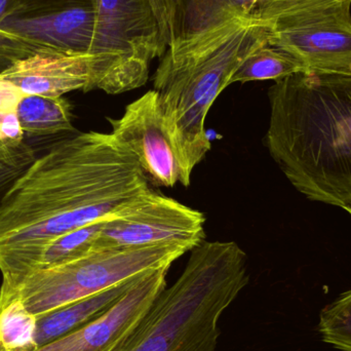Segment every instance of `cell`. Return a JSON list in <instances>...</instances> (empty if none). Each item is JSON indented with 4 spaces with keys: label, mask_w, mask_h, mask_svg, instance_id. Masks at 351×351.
Returning <instances> with one entry per match:
<instances>
[{
    "label": "cell",
    "mask_w": 351,
    "mask_h": 351,
    "mask_svg": "<svg viewBox=\"0 0 351 351\" xmlns=\"http://www.w3.org/2000/svg\"><path fill=\"white\" fill-rule=\"evenodd\" d=\"M148 188L136 156L111 133L78 134L36 158L0 202V303L47 243L106 219Z\"/></svg>",
    "instance_id": "6da1fadb"
},
{
    "label": "cell",
    "mask_w": 351,
    "mask_h": 351,
    "mask_svg": "<svg viewBox=\"0 0 351 351\" xmlns=\"http://www.w3.org/2000/svg\"><path fill=\"white\" fill-rule=\"evenodd\" d=\"M265 145L301 194L351 204V73L302 71L268 90Z\"/></svg>",
    "instance_id": "7a4b0ae2"
},
{
    "label": "cell",
    "mask_w": 351,
    "mask_h": 351,
    "mask_svg": "<svg viewBox=\"0 0 351 351\" xmlns=\"http://www.w3.org/2000/svg\"><path fill=\"white\" fill-rule=\"evenodd\" d=\"M264 45H269V29L253 14L179 39L165 51L154 90L181 167L182 185H189L194 168L210 150L206 131L210 107L245 58Z\"/></svg>",
    "instance_id": "3957f363"
},
{
    "label": "cell",
    "mask_w": 351,
    "mask_h": 351,
    "mask_svg": "<svg viewBox=\"0 0 351 351\" xmlns=\"http://www.w3.org/2000/svg\"><path fill=\"white\" fill-rule=\"evenodd\" d=\"M115 351H216L219 319L249 284L247 255L234 241H202Z\"/></svg>",
    "instance_id": "277c9868"
},
{
    "label": "cell",
    "mask_w": 351,
    "mask_h": 351,
    "mask_svg": "<svg viewBox=\"0 0 351 351\" xmlns=\"http://www.w3.org/2000/svg\"><path fill=\"white\" fill-rule=\"evenodd\" d=\"M189 243H167L125 249H99L86 256L33 272L3 304L19 299L31 315L49 311L95 296L146 272L171 267L194 249Z\"/></svg>",
    "instance_id": "5b68a950"
},
{
    "label": "cell",
    "mask_w": 351,
    "mask_h": 351,
    "mask_svg": "<svg viewBox=\"0 0 351 351\" xmlns=\"http://www.w3.org/2000/svg\"><path fill=\"white\" fill-rule=\"evenodd\" d=\"M96 29L90 90L123 94L141 88L167 51L148 0H94Z\"/></svg>",
    "instance_id": "8992f818"
},
{
    "label": "cell",
    "mask_w": 351,
    "mask_h": 351,
    "mask_svg": "<svg viewBox=\"0 0 351 351\" xmlns=\"http://www.w3.org/2000/svg\"><path fill=\"white\" fill-rule=\"evenodd\" d=\"M254 14L305 71L351 73V0H260Z\"/></svg>",
    "instance_id": "52a82bcc"
},
{
    "label": "cell",
    "mask_w": 351,
    "mask_h": 351,
    "mask_svg": "<svg viewBox=\"0 0 351 351\" xmlns=\"http://www.w3.org/2000/svg\"><path fill=\"white\" fill-rule=\"evenodd\" d=\"M204 221L199 210L148 188L105 219L95 250L167 243L196 247L204 241Z\"/></svg>",
    "instance_id": "ba28073f"
},
{
    "label": "cell",
    "mask_w": 351,
    "mask_h": 351,
    "mask_svg": "<svg viewBox=\"0 0 351 351\" xmlns=\"http://www.w3.org/2000/svg\"><path fill=\"white\" fill-rule=\"evenodd\" d=\"M112 134L136 156L144 174L156 186L181 183L182 171L156 90L125 107L119 119H107Z\"/></svg>",
    "instance_id": "9c48e42d"
},
{
    "label": "cell",
    "mask_w": 351,
    "mask_h": 351,
    "mask_svg": "<svg viewBox=\"0 0 351 351\" xmlns=\"http://www.w3.org/2000/svg\"><path fill=\"white\" fill-rule=\"evenodd\" d=\"M170 267L146 272L104 313L35 351H115L167 288Z\"/></svg>",
    "instance_id": "30bf717a"
},
{
    "label": "cell",
    "mask_w": 351,
    "mask_h": 351,
    "mask_svg": "<svg viewBox=\"0 0 351 351\" xmlns=\"http://www.w3.org/2000/svg\"><path fill=\"white\" fill-rule=\"evenodd\" d=\"M0 28L60 51L90 53L96 29L94 0H45L8 14Z\"/></svg>",
    "instance_id": "8fae6325"
},
{
    "label": "cell",
    "mask_w": 351,
    "mask_h": 351,
    "mask_svg": "<svg viewBox=\"0 0 351 351\" xmlns=\"http://www.w3.org/2000/svg\"><path fill=\"white\" fill-rule=\"evenodd\" d=\"M92 64L90 53L49 49L19 60L0 76L24 95L59 98L74 90L90 92Z\"/></svg>",
    "instance_id": "7c38bea8"
},
{
    "label": "cell",
    "mask_w": 351,
    "mask_h": 351,
    "mask_svg": "<svg viewBox=\"0 0 351 351\" xmlns=\"http://www.w3.org/2000/svg\"><path fill=\"white\" fill-rule=\"evenodd\" d=\"M138 278L36 317L34 341L37 350L65 337L104 313L131 288Z\"/></svg>",
    "instance_id": "4fadbf2b"
},
{
    "label": "cell",
    "mask_w": 351,
    "mask_h": 351,
    "mask_svg": "<svg viewBox=\"0 0 351 351\" xmlns=\"http://www.w3.org/2000/svg\"><path fill=\"white\" fill-rule=\"evenodd\" d=\"M16 115L25 137L43 138L73 131L72 107L63 97L25 95Z\"/></svg>",
    "instance_id": "5bb4252c"
},
{
    "label": "cell",
    "mask_w": 351,
    "mask_h": 351,
    "mask_svg": "<svg viewBox=\"0 0 351 351\" xmlns=\"http://www.w3.org/2000/svg\"><path fill=\"white\" fill-rule=\"evenodd\" d=\"M260 0H185L179 39L206 32L233 19L252 16Z\"/></svg>",
    "instance_id": "9a60e30c"
},
{
    "label": "cell",
    "mask_w": 351,
    "mask_h": 351,
    "mask_svg": "<svg viewBox=\"0 0 351 351\" xmlns=\"http://www.w3.org/2000/svg\"><path fill=\"white\" fill-rule=\"evenodd\" d=\"M305 71L304 66L287 51L270 45H264L250 53L230 80L245 84L260 80H276Z\"/></svg>",
    "instance_id": "2e32d148"
},
{
    "label": "cell",
    "mask_w": 351,
    "mask_h": 351,
    "mask_svg": "<svg viewBox=\"0 0 351 351\" xmlns=\"http://www.w3.org/2000/svg\"><path fill=\"white\" fill-rule=\"evenodd\" d=\"M104 221L105 219H103L98 222L80 227L49 241L37 256L31 274L67 263L95 251V245Z\"/></svg>",
    "instance_id": "e0dca14e"
},
{
    "label": "cell",
    "mask_w": 351,
    "mask_h": 351,
    "mask_svg": "<svg viewBox=\"0 0 351 351\" xmlns=\"http://www.w3.org/2000/svg\"><path fill=\"white\" fill-rule=\"evenodd\" d=\"M36 317L19 299L0 306V351H35Z\"/></svg>",
    "instance_id": "ac0fdd59"
},
{
    "label": "cell",
    "mask_w": 351,
    "mask_h": 351,
    "mask_svg": "<svg viewBox=\"0 0 351 351\" xmlns=\"http://www.w3.org/2000/svg\"><path fill=\"white\" fill-rule=\"evenodd\" d=\"M319 331L326 343L341 351H351V290L322 311Z\"/></svg>",
    "instance_id": "d6986e66"
},
{
    "label": "cell",
    "mask_w": 351,
    "mask_h": 351,
    "mask_svg": "<svg viewBox=\"0 0 351 351\" xmlns=\"http://www.w3.org/2000/svg\"><path fill=\"white\" fill-rule=\"evenodd\" d=\"M167 49L179 39L185 0H148Z\"/></svg>",
    "instance_id": "ffe728a7"
},
{
    "label": "cell",
    "mask_w": 351,
    "mask_h": 351,
    "mask_svg": "<svg viewBox=\"0 0 351 351\" xmlns=\"http://www.w3.org/2000/svg\"><path fill=\"white\" fill-rule=\"evenodd\" d=\"M49 49H56L43 43L23 38L0 28V72L8 69L19 60Z\"/></svg>",
    "instance_id": "44dd1931"
},
{
    "label": "cell",
    "mask_w": 351,
    "mask_h": 351,
    "mask_svg": "<svg viewBox=\"0 0 351 351\" xmlns=\"http://www.w3.org/2000/svg\"><path fill=\"white\" fill-rule=\"evenodd\" d=\"M0 142L14 149H22L28 145L25 143L24 132L16 112L0 115Z\"/></svg>",
    "instance_id": "7402d4cb"
},
{
    "label": "cell",
    "mask_w": 351,
    "mask_h": 351,
    "mask_svg": "<svg viewBox=\"0 0 351 351\" xmlns=\"http://www.w3.org/2000/svg\"><path fill=\"white\" fill-rule=\"evenodd\" d=\"M24 96L18 86L0 76V115L16 112L19 103Z\"/></svg>",
    "instance_id": "603a6c76"
},
{
    "label": "cell",
    "mask_w": 351,
    "mask_h": 351,
    "mask_svg": "<svg viewBox=\"0 0 351 351\" xmlns=\"http://www.w3.org/2000/svg\"><path fill=\"white\" fill-rule=\"evenodd\" d=\"M34 160H25L18 164H5L0 166V202L12 184Z\"/></svg>",
    "instance_id": "cb8c5ba5"
},
{
    "label": "cell",
    "mask_w": 351,
    "mask_h": 351,
    "mask_svg": "<svg viewBox=\"0 0 351 351\" xmlns=\"http://www.w3.org/2000/svg\"><path fill=\"white\" fill-rule=\"evenodd\" d=\"M35 158V152L29 145L22 149H14L0 142V166L5 164H18L25 160H34Z\"/></svg>",
    "instance_id": "d4e9b609"
},
{
    "label": "cell",
    "mask_w": 351,
    "mask_h": 351,
    "mask_svg": "<svg viewBox=\"0 0 351 351\" xmlns=\"http://www.w3.org/2000/svg\"><path fill=\"white\" fill-rule=\"evenodd\" d=\"M43 1L45 0H10V3H8V10H6L4 16H8V14H16V12L31 10V8L43 3Z\"/></svg>",
    "instance_id": "484cf974"
},
{
    "label": "cell",
    "mask_w": 351,
    "mask_h": 351,
    "mask_svg": "<svg viewBox=\"0 0 351 351\" xmlns=\"http://www.w3.org/2000/svg\"><path fill=\"white\" fill-rule=\"evenodd\" d=\"M8 3H10V0H0V21L3 19L4 14H5Z\"/></svg>",
    "instance_id": "4316f807"
},
{
    "label": "cell",
    "mask_w": 351,
    "mask_h": 351,
    "mask_svg": "<svg viewBox=\"0 0 351 351\" xmlns=\"http://www.w3.org/2000/svg\"><path fill=\"white\" fill-rule=\"evenodd\" d=\"M344 210H348V212L351 215V204H350V206H346Z\"/></svg>",
    "instance_id": "83f0119b"
}]
</instances>
